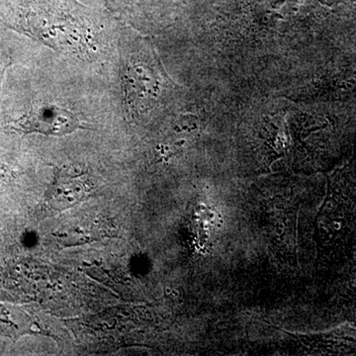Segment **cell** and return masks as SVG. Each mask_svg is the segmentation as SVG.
Masks as SVG:
<instances>
[{
    "label": "cell",
    "mask_w": 356,
    "mask_h": 356,
    "mask_svg": "<svg viewBox=\"0 0 356 356\" xmlns=\"http://www.w3.org/2000/svg\"><path fill=\"white\" fill-rule=\"evenodd\" d=\"M22 134L65 136L83 128L81 119L69 110L56 105H42L14 121L10 127Z\"/></svg>",
    "instance_id": "cell-2"
},
{
    "label": "cell",
    "mask_w": 356,
    "mask_h": 356,
    "mask_svg": "<svg viewBox=\"0 0 356 356\" xmlns=\"http://www.w3.org/2000/svg\"><path fill=\"white\" fill-rule=\"evenodd\" d=\"M32 323L27 315L17 308L0 305V334L19 337L31 332Z\"/></svg>",
    "instance_id": "cell-5"
},
{
    "label": "cell",
    "mask_w": 356,
    "mask_h": 356,
    "mask_svg": "<svg viewBox=\"0 0 356 356\" xmlns=\"http://www.w3.org/2000/svg\"><path fill=\"white\" fill-rule=\"evenodd\" d=\"M125 102L129 114L142 115L161 93L163 76L149 51H132L124 65Z\"/></svg>",
    "instance_id": "cell-1"
},
{
    "label": "cell",
    "mask_w": 356,
    "mask_h": 356,
    "mask_svg": "<svg viewBox=\"0 0 356 356\" xmlns=\"http://www.w3.org/2000/svg\"><path fill=\"white\" fill-rule=\"evenodd\" d=\"M343 189H339L334 181L330 188L329 197L321 215V236L325 247H334L343 236L348 224V206Z\"/></svg>",
    "instance_id": "cell-4"
},
{
    "label": "cell",
    "mask_w": 356,
    "mask_h": 356,
    "mask_svg": "<svg viewBox=\"0 0 356 356\" xmlns=\"http://www.w3.org/2000/svg\"><path fill=\"white\" fill-rule=\"evenodd\" d=\"M49 200L55 209L63 210L86 200L93 185L88 173L79 168H56Z\"/></svg>",
    "instance_id": "cell-3"
},
{
    "label": "cell",
    "mask_w": 356,
    "mask_h": 356,
    "mask_svg": "<svg viewBox=\"0 0 356 356\" xmlns=\"http://www.w3.org/2000/svg\"><path fill=\"white\" fill-rule=\"evenodd\" d=\"M153 1L154 0H110L112 6L131 15H135L138 11L142 13L145 8L151 6Z\"/></svg>",
    "instance_id": "cell-6"
}]
</instances>
